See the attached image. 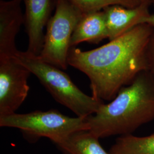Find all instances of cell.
<instances>
[{
    "label": "cell",
    "mask_w": 154,
    "mask_h": 154,
    "mask_svg": "<svg viewBox=\"0 0 154 154\" xmlns=\"http://www.w3.org/2000/svg\"><path fill=\"white\" fill-rule=\"evenodd\" d=\"M154 32V28L143 23L94 49L72 47L68 65L88 76L92 95L110 102L122 88L148 70V49Z\"/></svg>",
    "instance_id": "cell-1"
},
{
    "label": "cell",
    "mask_w": 154,
    "mask_h": 154,
    "mask_svg": "<svg viewBox=\"0 0 154 154\" xmlns=\"http://www.w3.org/2000/svg\"><path fill=\"white\" fill-rule=\"evenodd\" d=\"M154 120V79L147 70L122 88L107 104L86 117L89 131L97 138L132 134Z\"/></svg>",
    "instance_id": "cell-2"
},
{
    "label": "cell",
    "mask_w": 154,
    "mask_h": 154,
    "mask_svg": "<svg viewBox=\"0 0 154 154\" xmlns=\"http://www.w3.org/2000/svg\"><path fill=\"white\" fill-rule=\"evenodd\" d=\"M14 57L38 79L57 102L77 116L93 115L104 103L101 99L84 93L62 70L42 61L38 56L18 50Z\"/></svg>",
    "instance_id": "cell-3"
},
{
    "label": "cell",
    "mask_w": 154,
    "mask_h": 154,
    "mask_svg": "<svg viewBox=\"0 0 154 154\" xmlns=\"http://www.w3.org/2000/svg\"><path fill=\"white\" fill-rule=\"evenodd\" d=\"M0 126L19 129L30 142L46 138L55 144L74 132L89 130L86 117H70L53 109L1 116Z\"/></svg>",
    "instance_id": "cell-4"
},
{
    "label": "cell",
    "mask_w": 154,
    "mask_h": 154,
    "mask_svg": "<svg viewBox=\"0 0 154 154\" xmlns=\"http://www.w3.org/2000/svg\"><path fill=\"white\" fill-rule=\"evenodd\" d=\"M55 12L46 25L43 48L38 57L65 70L69 66L72 35L84 14L69 0H55Z\"/></svg>",
    "instance_id": "cell-5"
},
{
    "label": "cell",
    "mask_w": 154,
    "mask_h": 154,
    "mask_svg": "<svg viewBox=\"0 0 154 154\" xmlns=\"http://www.w3.org/2000/svg\"><path fill=\"white\" fill-rule=\"evenodd\" d=\"M32 74L14 57H0V117L16 113L29 91Z\"/></svg>",
    "instance_id": "cell-6"
},
{
    "label": "cell",
    "mask_w": 154,
    "mask_h": 154,
    "mask_svg": "<svg viewBox=\"0 0 154 154\" xmlns=\"http://www.w3.org/2000/svg\"><path fill=\"white\" fill-rule=\"evenodd\" d=\"M25 6V25L28 34L26 51L40 55L44 43V29L50 18L52 0H22Z\"/></svg>",
    "instance_id": "cell-7"
},
{
    "label": "cell",
    "mask_w": 154,
    "mask_h": 154,
    "mask_svg": "<svg viewBox=\"0 0 154 154\" xmlns=\"http://www.w3.org/2000/svg\"><path fill=\"white\" fill-rule=\"evenodd\" d=\"M22 0H0V57H14L18 50L16 38L25 17Z\"/></svg>",
    "instance_id": "cell-8"
},
{
    "label": "cell",
    "mask_w": 154,
    "mask_h": 154,
    "mask_svg": "<svg viewBox=\"0 0 154 154\" xmlns=\"http://www.w3.org/2000/svg\"><path fill=\"white\" fill-rule=\"evenodd\" d=\"M149 6L140 4L134 8H127L114 5L105 8L103 11L109 41L116 38L138 25L143 24L144 20L151 14Z\"/></svg>",
    "instance_id": "cell-9"
},
{
    "label": "cell",
    "mask_w": 154,
    "mask_h": 154,
    "mask_svg": "<svg viewBox=\"0 0 154 154\" xmlns=\"http://www.w3.org/2000/svg\"><path fill=\"white\" fill-rule=\"evenodd\" d=\"M108 38V33L103 11L84 14L78 23L71 39V48L87 42L98 44Z\"/></svg>",
    "instance_id": "cell-10"
},
{
    "label": "cell",
    "mask_w": 154,
    "mask_h": 154,
    "mask_svg": "<svg viewBox=\"0 0 154 154\" xmlns=\"http://www.w3.org/2000/svg\"><path fill=\"white\" fill-rule=\"evenodd\" d=\"M99 139L89 130H82L72 133L56 146L63 154H111Z\"/></svg>",
    "instance_id": "cell-11"
},
{
    "label": "cell",
    "mask_w": 154,
    "mask_h": 154,
    "mask_svg": "<svg viewBox=\"0 0 154 154\" xmlns=\"http://www.w3.org/2000/svg\"><path fill=\"white\" fill-rule=\"evenodd\" d=\"M111 154H154V132L149 136H120L111 147Z\"/></svg>",
    "instance_id": "cell-12"
},
{
    "label": "cell",
    "mask_w": 154,
    "mask_h": 154,
    "mask_svg": "<svg viewBox=\"0 0 154 154\" xmlns=\"http://www.w3.org/2000/svg\"><path fill=\"white\" fill-rule=\"evenodd\" d=\"M83 14L100 11L105 8L114 5L134 8L139 5L132 0H69Z\"/></svg>",
    "instance_id": "cell-13"
},
{
    "label": "cell",
    "mask_w": 154,
    "mask_h": 154,
    "mask_svg": "<svg viewBox=\"0 0 154 154\" xmlns=\"http://www.w3.org/2000/svg\"><path fill=\"white\" fill-rule=\"evenodd\" d=\"M154 79V32L151 37L148 49V70Z\"/></svg>",
    "instance_id": "cell-14"
},
{
    "label": "cell",
    "mask_w": 154,
    "mask_h": 154,
    "mask_svg": "<svg viewBox=\"0 0 154 154\" xmlns=\"http://www.w3.org/2000/svg\"><path fill=\"white\" fill-rule=\"evenodd\" d=\"M153 5H154V1ZM144 23H147L154 29V14H150V16L144 20Z\"/></svg>",
    "instance_id": "cell-15"
},
{
    "label": "cell",
    "mask_w": 154,
    "mask_h": 154,
    "mask_svg": "<svg viewBox=\"0 0 154 154\" xmlns=\"http://www.w3.org/2000/svg\"><path fill=\"white\" fill-rule=\"evenodd\" d=\"M132 1L137 3L138 5L145 4V5L150 6L151 4H153L154 0H132Z\"/></svg>",
    "instance_id": "cell-16"
}]
</instances>
